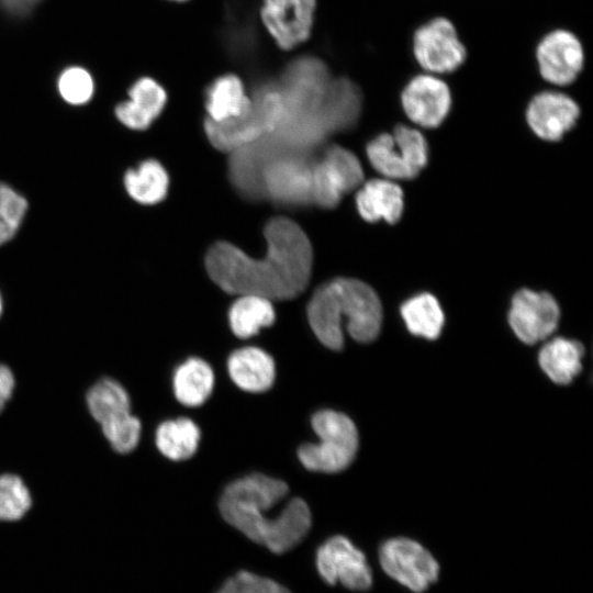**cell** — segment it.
I'll use <instances>...</instances> for the list:
<instances>
[{
  "instance_id": "cell-1",
  "label": "cell",
  "mask_w": 593,
  "mask_h": 593,
  "mask_svg": "<svg viewBox=\"0 0 593 593\" xmlns=\"http://www.w3.org/2000/svg\"><path fill=\"white\" fill-rule=\"evenodd\" d=\"M267 251L253 258L236 246L219 242L208 251L206 270L224 291L257 295L268 300H289L309 283L313 253L303 230L288 217L271 219L265 226Z\"/></svg>"
},
{
  "instance_id": "cell-2",
  "label": "cell",
  "mask_w": 593,
  "mask_h": 593,
  "mask_svg": "<svg viewBox=\"0 0 593 593\" xmlns=\"http://www.w3.org/2000/svg\"><path fill=\"white\" fill-rule=\"evenodd\" d=\"M284 481L254 473L228 484L220 500L222 517L254 542L273 553L296 546L311 528V512L295 497L276 515L275 505L288 493Z\"/></svg>"
},
{
  "instance_id": "cell-3",
  "label": "cell",
  "mask_w": 593,
  "mask_h": 593,
  "mask_svg": "<svg viewBox=\"0 0 593 593\" xmlns=\"http://www.w3.org/2000/svg\"><path fill=\"white\" fill-rule=\"evenodd\" d=\"M307 320L325 347L340 350L344 326L359 343L372 342L379 335L382 305L376 291L367 283L337 278L316 289L307 304Z\"/></svg>"
},
{
  "instance_id": "cell-4",
  "label": "cell",
  "mask_w": 593,
  "mask_h": 593,
  "mask_svg": "<svg viewBox=\"0 0 593 593\" xmlns=\"http://www.w3.org/2000/svg\"><path fill=\"white\" fill-rule=\"evenodd\" d=\"M332 77L318 58L304 56L284 69L277 88L283 114L277 131L317 144L331 134L323 112V101Z\"/></svg>"
},
{
  "instance_id": "cell-5",
  "label": "cell",
  "mask_w": 593,
  "mask_h": 593,
  "mask_svg": "<svg viewBox=\"0 0 593 593\" xmlns=\"http://www.w3.org/2000/svg\"><path fill=\"white\" fill-rule=\"evenodd\" d=\"M250 110L222 122L206 119L205 133L211 144L222 152H235L272 133L280 123L283 105L276 85L260 88L251 99Z\"/></svg>"
},
{
  "instance_id": "cell-6",
  "label": "cell",
  "mask_w": 593,
  "mask_h": 593,
  "mask_svg": "<svg viewBox=\"0 0 593 593\" xmlns=\"http://www.w3.org/2000/svg\"><path fill=\"white\" fill-rule=\"evenodd\" d=\"M317 444L302 445L298 450L301 463L311 471L334 473L346 469L358 449V432L345 414L322 410L312 417Z\"/></svg>"
},
{
  "instance_id": "cell-7",
  "label": "cell",
  "mask_w": 593,
  "mask_h": 593,
  "mask_svg": "<svg viewBox=\"0 0 593 593\" xmlns=\"http://www.w3.org/2000/svg\"><path fill=\"white\" fill-rule=\"evenodd\" d=\"M372 167L387 179L415 178L426 166L427 143L423 134L412 127L398 125L392 134H381L367 145Z\"/></svg>"
},
{
  "instance_id": "cell-8",
  "label": "cell",
  "mask_w": 593,
  "mask_h": 593,
  "mask_svg": "<svg viewBox=\"0 0 593 593\" xmlns=\"http://www.w3.org/2000/svg\"><path fill=\"white\" fill-rule=\"evenodd\" d=\"M378 557L384 573L413 593H424L439 578L440 566L436 558L411 538L385 540L379 548Z\"/></svg>"
},
{
  "instance_id": "cell-9",
  "label": "cell",
  "mask_w": 593,
  "mask_h": 593,
  "mask_svg": "<svg viewBox=\"0 0 593 593\" xmlns=\"http://www.w3.org/2000/svg\"><path fill=\"white\" fill-rule=\"evenodd\" d=\"M309 150L283 149L264 166L261 186L265 195L284 204L312 202V167Z\"/></svg>"
},
{
  "instance_id": "cell-10",
  "label": "cell",
  "mask_w": 593,
  "mask_h": 593,
  "mask_svg": "<svg viewBox=\"0 0 593 593\" xmlns=\"http://www.w3.org/2000/svg\"><path fill=\"white\" fill-rule=\"evenodd\" d=\"M363 180L359 159L348 149L328 147L312 167V202L326 209L336 206L343 195Z\"/></svg>"
},
{
  "instance_id": "cell-11",
  "label": "cell",
  "mask_w": 593,
  "mask_h": 593,
  "mask_svg": "<svg viewBox=\"0 0 593 593\" xmlns=\"http://www.w3.org/2000/svg\"><path fill=\"white\" fill-rule=\"evenodd\" d=\"M413 54L427 74L443 75L458 69L467 51L454 24L446 18H436L414 33Z\"/></svg>"
},
{
  "instance_id": "cell-12",
  "label": "cell",
  "mask_w": 593,
  "mask_h": 593,
  "mask_svg": "<svg viewBox=\"0 0 593 593\" xmlns=\"http://www.w3.org/2000/svg\"><path fill=\"white\" fill-rule=\"evenodd\" d=\"M316 568L331 585L339 583L351 591H367L373 583L365 553L344 536L331 537L318 547Z\"/></svg>"
},
{
  "instance_id": "cell-13",
  "label": "cell",
  "mask_w": 593,
  "mask_h": 593,
  "mask_svg": "<svg viewBox=\"0 0 593 593\" xmlns=\"http://www.w3.org/2000/svg\"><path fill=\"white\" fill-rule=\"evenodd\" d=\"M559 305L547 292L521 289L512 299L508 323L514 334L533 345L549 337L557 328Z\"/></svg>"
},
{
  "instance_id": "cell-14",
  "label": "cell",
  "mask_w": 593,
  "mask_h": 593,
  "mask_svg": "<svg viewBox=\"0 0 593 593\" xmlns=\"http://www.w3.org/2000/svg\"><path fill=\"white\" fill-rule=\"evenodd\" d=\"M541 77L556 86L573 82L584 64V51L579 38L567 30H555L542 37L536 48Z\"/></svg>"
},
{
  "instance_id": "cell-15",
  "label": "cell",
  "mask_w": 593,
  "mask_h": 593,
  "mask_svg": "<svg viewBox=\"0 0 593 593\" xmlns=\"http://www.w3.org/2000/svg\"><path fill=\"white\" fill-rule=\"evenodd\" d=\"M401 102L406 116L427 128L443 123L451 107L448 85L436 75L422 74L412 78L404 87Z\"/></svg>"
},
{
  "instance_id": "cell-16",
  "label": "cell",
  "mask_w": 593,
  "mask_h": 593,
  "mask_svg": "<svg viewBox=\"0 0 593 593\" xmlns=\"http://www.w3.org/2000/svg\"><path fill=\"white\" fill-rule=\"evenodd\" d=\"M315 0H264L261 21L282 49H291L311 33Z\"/></svg>"
},
{
  "instance_id": "cell-17",
  "label": "cell",
  "mask_w": 593,
  "mask_h": 593,
  "mask_svg": "<svg viewBox=\"0 0 593 593\" xmlns=\"http://www.w3.org/2000/svg\"><path fill=\"white\" fill-rule=\"evenodd\" d=\"M580 115L577 102L557 91L536 94L526 110V120L533 132L546 141H559L572 128Z\"/></svg>"
},
{
  "instance_id": "cell-18",
  "label": "cell",
  "mask_w": 593,
  "mask_h": 593,
  "mask_svg": "<svg viewBox=\"0 0 593 593\" xmlns=\"http://www.w3.org/2000/svg\"><path fill=\"white\" fill-rule=\"evenodd\" d=\"M128 100L120 102L114 114L120 123L131 130L147 128L161 113L167 94L153 78L142 77L127 91Z\"/></svg>"
},
{
  "instance_id": "cell-19",
  "label": "cell",
  "mask_w": 593,
  "mask_h": 593,
  "mask_svg": "<svg viewBox=\"0 0 593 593\" xmlns=\"http://www.w3.org/2000/svg\"><path fill=\"white\" fill-rule=\"evenodd\" d=\"M356 203L363 220H384L393 224L401 219L403 212V191L390 179H371L359 189Z\"/></svg>"
},
{
  "instance_id": "cell-20",
  "label": "cell",
  "mask_w": 593,
  "mask_h": 593,
  "mask_svg": "<svg viewBox=\"0 0 593 593\" xmlns=\"http://www.w3.org/2000/svg\"><path fill=\"white\" fill-rule=\"evenodd\" d=\"M227 368L235 384L248 392L268 390L276 376L273 359L256 347L234 351L228 358Z\"/></svg>"
},
{
  "instance_id": "cell-21",
  "label": "cell",
  "mask_w": 593,
  "mask_h": 593,
  "mask_svg": "<svg viewBox=\"0 0 593 593\" xmlns=\"http://www.w3.org/2000/svg\"><path fill=\"white\" fill-rule=\"evenodd\" d=\"M583 354L584 348L580 342L557 337L542 346L538 361L550 380L568 384L581 371Z\"/></svg>"
},
{
  "instance_id": "cell-22",
  "label": "cell",
  "mask_w": 593,
  "mask_h": 593,
  "mask_svg": "<svg viewBox=\"0 0 593 593\" xmlns=\"http://www.w3.org/2000/svg\"><path fill=\"white\" fill-rule=\"evenodd\" d=\"M251 98L244 89L242 80L235 75L217 78L206 93V111L210 120L222 122L246 114L251 108Z\"/></svg>"
},
{
  "instance_id": "cell-23",
  "label": "cell",
  "mask_w": 593,
  "mask_h": 593,
  "mask_svg": "<svg viewBox=\"0 0 593 593\" xmlns=\"http://www.w3.org/2000/svg\"><path fill=\"white\" fill-rule=\"evenodd\" d=\"M127 194L145 205L160 202L167 194L169 179L160 163L147 159L136 168L128 169L123 179Z\"/></svg>"
},
{
  "instance_id": "cell-24",
  "label": "cell",
  "mask_w": 593,
  "mask_h": 593,
  "mask_svg": "<svg viewBox=\"0 0 593 593\" xmlns=\"http://www.w3.org/2000/svg\"><path fill=\"white\" fill-rule=\"evenodd\" d=\"M214 385L212 368L200 358H190L174 374L177 400L187 406H198L206 401Z\"/></svg>"
},
{
  "instance_id": "cell-25",
  "label": "cell",
  "mask_w": 593,
  "mask_h": 593,
  "mask_svg": "<svg viewBox=\"0 0 593 593\" xmlns=\"http://www.w3.org/2000/svg\"><path fill=\"white\" fill-rule=\"evenodd\" d=\"M87 409L100 425L131 413V400L125 388L112 378H102L86 394Z\"/></svg>"
},
{
  "instance_id": "cell-26",
  "label": "cell",
  "mask_w": 593,
  "mask_h": 593,
  "mask_svg": "<svg viewBox=\"0 0 593 593\" xmlns=\"http://www.w3.org/2000/svg\"><path fill=\"white\" fill-rule=\"evenodd\" d=\"M401 315L407 329L416 336L437 338L443 329L445 316L437 299L430 293L410 298L401 305Z\"/></svg>"
},
{
  "instance_id": "cell-27",
  "label": "cell",
  "mask_w": 593,
  "mask_h": 593,
  "mask_svg": "<svg viewBox=\"0 0 593 593\" xmlns=\"http://www.w3.org/2000/svg\"><path fill=\"white\" fill-rule=\"evenodd\" d=\"M199 427L189 418L163 422L156 429L158 450L167 458L179 461L190 458L198 449Z\"/></svg>"
},
{
  "instance_id": "cell-28",
  "label": "cell",
  "mask_w": 593,
  "mask_h": 593,
  "mask_svg": "<svg viewBox=\"0 0 593 593\" xmlns=\"http://www.w3.org/2000/svg\"><path fill=\"white\" fill-rule=\"evenodd\" d=\"M275 317L270 300L257 295H239L228 313L231 328L239 338H248L270 326Z\"/></svg>"
},
{
  "instance_id": "cell-29",
  "label": "cell",
  "mask_w": 593,
  "mask_h": 593,
  "mask_svg": "<svg viewBox=\"0 0 593 593\" xmlns=\"http://www.w3.org/2000/svg\"><path fill=\"white\" fill-rule=\"evenodd\" d=\"M31 491L21 477L0 474V522H15L31 510Z\"/></svg>"
},
{
  "instance_id": "cell-30",
  "label": "cell",
  "mask_w": 593,
  "mask_h": 593,
  "mask_svg": "<svg viewBox=\"0 0 593 593\" xmlns=\"http://www.w3.org/2000/svg\"><path fill=\"white\" fill-rule=\"evenodd\" d=\"M94 89L96 85L91 72L79 65L67 67L57 79L58 93L70 105L88 103L94 94Z\"/></svg>"
},
{
  "instance_id": "cell-31",
  "label": "cell",
  "mask_w": 593,
  "mask_h": 593,
  "mask_svg": "<svg viewBox=\"0 0 593 593\" xmlns=\"http://www.w3.org/2000/svg\"><path fill=\"white\" fill-rule=\"evenodd\" d=\"M26 199L7 183L0 182V245L19 231L27 211Z\"/></svg>"
},
{
  "instance_id": "cell-32",
  "label": "cell",
  "mask_w": 593,
  "mask_h": 593,
  "mask_svg": "<svg viewBox=\"0 0 593 593\" xmlns=\"http://www.w3.org/2000/svg\"><path fill=\"white\" fill-rule=\"evenodd\" d=\"M111 448L119 454L133 451L141 439V421L131 413L100 425Z\"/></svg>"
},
{
  "instance_id": "cell-33",
  "label": "cell",
  "mask_w": 593,
  "mask_h": 593,
  "mask_svg": "<svg viewBox=\"0 0 593 593\" xmlns=\"http://www.w3.org/2000/svg\"><path fill=\"white\" fill-rule=\"evenodd\" d=\"M216 593H291L272 579L239 571L227 579Z\"/></svg>"
},
{
  "instance_id": "cell-34",
  "label": "cell",
  "mask_w": 593,
  "mask_h": 593,
  "mask_svg": "<svg viewBox=\"0 0 593 593\" xmlns=\"http://www.w3.org/2000/svg\"><path fill=\"white\" fill-rule=\"evenodd\" d=\"M15 378L13 371L4 363H0V412L13 395Z\"/></svg>"
},
{
  "instance_id": "cell-35",
  "label": "cell",
  "mask_w": 593,
  "mask_h": 593,
  "mask_svg": "<svg viewBox=\"0 0 593 593\" xmlns=\"http://www.w3.org/2000/svg\"><path fill=\"white\" fill-rule=\"evenodd\" d=\"M2 312H3V301H2V296L0 294V317L2 315Z\"/></svg>"
},
{
  "instance_id": "cell-36",
  "label": "cell",
  "mask_w": 593,
  "mask_h": 593,
  "mask_svg": "<svg viewBox=\"0 0 593 593\" xmlns=\"http://www.w3.org/2000/svg\"><path fill=\"white\" fill-rule=\"evenodd\" d=\"M176 1H181V0H176Z\"/></svg>"
}]
</instances>
